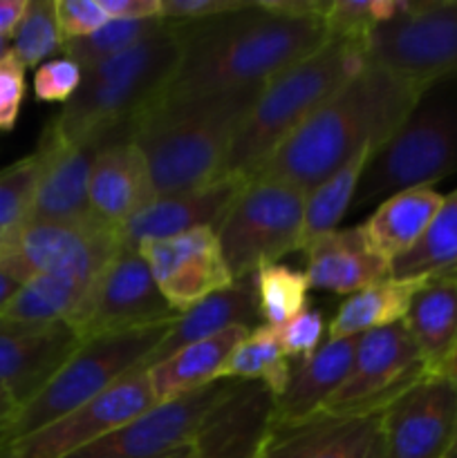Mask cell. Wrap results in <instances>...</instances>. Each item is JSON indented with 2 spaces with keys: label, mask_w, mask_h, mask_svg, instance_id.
Wrapping results in <instances>:
<instances>
[{
  "label": "cell",
  "mask_w": 457,
  "mask_h": 458,
  "mask_svg": "<svg viewBox=\"0 0 457 458\" xmlns=\"http://www.w3.org/2000/svg\"><path fill=\"white\" fill-rule=\"evenodd\" d=\"M164 25L166 21H161V18H151V21H108L94 34L63 45L61 52L65 54V58L81 65V70H88V67L108 61L116 54L128 52L130 47L146 40L148 36L160 31Z\"/></svg>",
  "instance_id": "36"
},
{
  "label": "cell",
  "mask_w": 457,
  "mask_h": 458,
  "mask_svg": "<svg viewBox=\"0 0 457 458\" xmlns=\"http://www.w3.org/2000/svg\"><path fill=\"white\" fill-rule=\"evenodd\" d=\"M457 173V79L435 81L426 88L401 128L372 155L354 213L410 188H435Z\"/></svg>",
  "instance_id": "6"
},
{
  "label": "cell",
  "mask_w": 457,
  "mask_h": 458,
  "mask_svg": "<svg viewBox=\"0 0 457 458\" xmlns=\"http://www.w3.org/2000/svg\"><path fill=\"white\" fill-rule=\"evenodd\" d=\"M173 27L182 54L161 97L263 88L327 40L323 18L276 16L255 0L240 12Z\"/></svg>",
  "instance_id": "1"
},
{
  "label": "cell",
  "mask_w": 457,
  "mask_h": 458,
  "mask_svg": "<svg viewBox=\"0 0 457 458\" xmlns=\"http://www.w3.org/2000/svg\"><path fill=\"white\" fill-rule=\"evenodd\" d=\"M442 204L444 195L435 188H410L381 201L357 228L367 249L392 267V262L419 244Z\"/></svg>",
  "instance_id": "27"
},
{
  "label": "cell",
  "mask_w": 457,
  "mask_h": 458,
  "mask_svg": "<svg viewBox=\"0 0 457 458\" xmlns=\"http://www.w3.org/2000/svg\"><path fill=\"white\" fill-rule=\"evenodd\" d=\"M110 21L161 18V0H99Z\"/></svg>",
  "instance_id": "44"
},
{
  "label": "cell",
  "mask_w": 457,
  "mask_h": 458,
  "mask_svg": "<svg viewBox=\"0 0 457 458\" xmlns=\"http://www.w3.org/2000/svg\"><path fill=\"white\" fill-rule=\"evenodd\" d=\"M9 396H12V394L7 392V387H4V385H0V403H3L4 398H9ZM12 398H13V396H12Z\"/></svg>",
  "instance_id": "52"
},
{
  "label": "cell",
  "mask_w": 457,
  "mask_h": 458,
  "mask_svg": "<svg viewBox=\"0 0 457 458\" xmlns=\"http://www.w3.org/2000/svg\"><path fill=\"white\" fill-rule=\"evenodd\" d=\"M227 383L215 380L188 396L155 405L124 428L65 458H197V428Z\"/></svg>",
  "instance_id": "14"
},
{
  "label": "cell",
  "mask_w": 457,
  "mask_h": 458,
  "mask_svg": "<svg viewBox=\"0 0 457 458\" xmlns=\"http://www.w3.org/2000/svg\"><path fill=\"white\" fill-rule=\"evenodd\" d=\"M366 63V45L327 38L316 52L269 79L233 137L222 174L254 179L273 152Z\"/></svg>",
  "instance_id": "4"
},
{
  "label": "cell",
  "mask_w": 457,
  "mask_h": 458,
  "mask_svg": "<svg viewBox=\"0 0 457 458\" xmlns=\"http://www.w3.org/2000/svg\"><path fill=\"white\" fill-rule=\"evenodd\" d=\"M179 54L175 27L166 22L128 52L83 70L79 92L47 125L72 139L119 130L130 132L139 112L168 88Z\"/></svg>",
  "instance_id": "5"
},
{
  "label": "cell",
  "mask_w": 457,
  "mask_h": 458,
  "mask_svg": "<svg viewBox=\"0 0 457 458\" xmlns=\"http://www.w3.org/2000/svg\"><path fill=\"white\" fill-rule=\"evenodd\" d=\"M116 139H130V132L119 130L72 139L45 125L34 150L40 168L27 222H79L90 217L88 188L94 161Z\"/></svg>",
  "instance_id": "15"
},
{
  "label": "cell",
  "mask_w": 457,
  "mask_h": 458,
  "mask_svg": "<svg viewBox=\"0 0 457 458\" xmlns=\"http://www.w3.org/2000/svg\"><path fill=\"white\" fill-rule=\"evenodd\" d=\"M430 376H446L457 353V273L424 280L403 318Z\"/></svg>",
  "instance_id": "25"
},
{
  "label": "cell",
  "mask_w": 457,
  "mask_h": 458,
  "mask_svg": "<svg viewBox=\"0 0 457 458\" xmlns=\"http://www.w3.org/2000/svg\"><path fill=\"white\" fill-rule=\"evenodd\" d=\"M325 331V316L307 302V307L296 313L287 325L276 329L282 356L287 360H309L321 349V338Z\"/></svg>",
  "instance_id": "39"
},
{
  "label": "cell",
  "mask_w": 457,
  "mask_h": 458,
  "mask_svg": "<svg viewBox=\"0 0 457 458\" xmlns=\"http://www.w3.org/2000/svg\"><path fill=\"white\" fill-rule=\"evenodd\" d=\"M137 250L175 313L188 311L236 282L213 228H197L166 240H146Z\"/></svg>",
  "instance_id": "17"
},
{
  "label": "cell",
  "mask_w": 457,
  "mask_h": 458,
  "mask_svg": "<svg viewBox=\"0 0 457 458\" xmlns=\"http://www.w3.org/2000/svg\"><path fill=\"white\" fill-rule=\"evenodd\" d=\"M358 335L327 340L309 360L291 369V378L280 398H276L273 428L300 425L321 414L327 398L343 385L357 353Z\"/></svg>",
  "instance_id": "24"
},
{
  "label": "cell",
  "mask_w": 457,
  "mask_h": 458,
  "mask_svg": "<svg viewBox=\"0 0 457 458\" xmlns=\"http://www.w3.org/2000/svg\"><path fill=\"white\" fill-rule=\"evenodd\" d=\"M379 150L376 146H363L354 157H349L339 170L323 179L318 186L307 191L305 197L303 231H300V250L307 249L316 237L336 231L345 215L352 210L358 183L370 164L372 155Z\"/></svg>",
  "instance_id": "31"
},
{
  "label": "cell",
  "mask_w": 457,
  "mask_h": 458,
  "mask_svg": "<svg viewBox=\"0 0 457 458\" xmlns=\"http://www.w3.org/2000/svg\"><path fill=\"white\" fill-rule=\"evenodd\" d=\"M81 79H83V70L74 61L65 56L49 58L36 67L31 88H34V97L39 101L67 106L79 92Z\"/></svg>",
  "instance_id": "40"
},
{
  "label": "cell",
  "mask_w": 457,
  "mask_h": 458,
  "mask_svg": "<svg viewBox=\"0 0 457 458\" xmlns=\"http://www.w3.org/2000/svg\"><path fill=\"white\" fill-rule=\"evenodd\" d=\"M426 88L428 83L408 79L367 58L361 72L323 103L255 177L312 191L363 146H384L401 128Z\"/></svg>",
  "instance_id": "2"
},
{
  "label": "cell",
  "mask_w": 457,
  "mask_h": 458,
  "mask_svg": "<svg viewBox=\"0 0 457 458\" xmlns=\"http://www.w3.org/2000/svg\"><path fill=\"white\" fill-rule=\"evenodd\" d=\"M27 67L12 52L0 58V132H12L25 101Z\"/></svg>",
  "instance_id": "42"
},
{
  "label": "cell",
  "mask_w": 457,
  "mask_h": 458,
  "mask_svg": "<svg viewBox=\"0 0 457 458\" xmlns=\"http://www.w3.org/2000/svg\"><path fill=\"white\" fill-rule=\"evenodd\" d=\"M21 286L22 282L18 280L16 276H12L9 271L0 268V313H3V309L12 302V298L18 293Z\"/></svg>",
  "instance_id": "47"
},
{
  "label": "cell",
  "mask_w": 457,
  "mask_h": 458,
  "mask_svg": "<svg viewBox=\"0 0 457 458\" xmlns=\"http://www.w3.org/2000/svg\"><path fill=\"white\" fill-rule=\"evenodd\" d=\"M177 313L161 295L139 250L121 249L94 284L83 313L72 327L81 343L90 338L168 322Z\"/></svg>",
  "instance_id": "13"
},
{
  "label": "cell",
  "mask_w": 457,
  "mask_h": 458,
  "mask_svg": "<svg viewBox=\"0 0 457 458\" xmlns=\"http://www.w3.org/2000/svg\"><path fill=\"white\" fill-rule=\"evenodd\" d=\"M157 405L146 369H134L128 376L99 394L85 405L76 407L47 428L18 438L7 447L9 458H65L83 450L106 434L124 428L137 416Z\"/></svg>",
  "instance_id": "12"
},
{
  "label": "cell",
  "mask_w": 457,
  "mask_h": 458,
  "mask_svg": "<svg viewBox=\"0 0 457 458\" xmlns=\"http://www.w3.org/2000/svg\"><path fill=\"white\" fill-rule=\"evenodd\" d=\"M63 38L58 31L54 0H30L27 12L12 36L9 52L25 67H39L49 61L54 52H61Z\"/></svg>",
  "instance_id": "37"
},
{
  "label": "cell",
  "mask_w": 457,
  "mask_h": 458,
  "mask_svg": "<svg viewBox=\"0 0 457 458\" xmlns=\"http://www.w3.org/2000/svg\"><path fill=\"white\" fill-rule=\"evenodd\" d=\"M276 398L263 383L228 380L195 437L197 458H263Z\"/></svg>",
  "instance_id": "18"
},
{
  "label": "cell",
  "mask_w": 457,
  "mask_h": 458,
  "mask_svg": "<svg viewBox=\"0 0 457 458\" xmlns=\"http://www.w3.org/2000/svg\"><path fill=\"white\" fill-rule=\"evenodd\" d=\"M307 284L314 291L354 295L388 280L390 262L372 253L358 228H336L305 249Z\"/></svg>",
  "instance_id": "22"
},
{
  "label": "cell",
  "mask_w": 457,
  "mask_h": 458,
  "mask_svg": "<svg viewBox=\"0 0 457 458\" xmlns=\"http://www.w3.org/2000/svg\"><path fill=\"white\" fill-rule=\"evenodd\" d=\"M260 9L285 18H323L330 0H255Z\"/></svg>",
  "instance_id": "45"
},
{
  "label": "cell",
  "mask_w": 457,
  "mask_h": 458,
  "mask_svg": "<svg viewBox=\"0 0 457 458\" xmlns=\"http://www.w3.org/2000/svg\"><path fill=\"white\" fill-rule=\"evenodd\" d=\"M381 428V416L334 419L318 414L312 420L272 428L263 458H363Z\"/></svg>",
  "instance_id": "26"
},
{
  "label": "cell",
  "mask_w": 457,
  "mask_h": 458,
  "mask_svg": "<svg viewBox=\"0 0 457 458\" xmlns=\"http://www.w3.org/2000/svg\"><path fill=\"white\" fill-rule=\"evenodd\" d=\"M81 347L70 325L22 327L0 322V385L18 407L34 398Z\"/></svg>",
  "instance_id": "20"
},
{
  "label": "cell",
  "mask_w": 457,
  "mask_h": 458,
  "mask_svg": "<svg viewBox=\"0 0 457 458\" xmlns=\"http://www.w3.org/2000/svg\"><path fill=\"white\" fill-rule=\"evenodd\" d=\"M246 183L249 179L237 174H222L193 191L148 201L121 226V249L137 250L146 240H166L197 228L218 231Z\"/></svg>",
  "instance_id": "19"
},
{
  "label": "cell",
  "mask_w": 457,
  "mask_h": 458,
  "mask_svg": "<svg viewBox=\"0 0 457 458\" xmlns=\"http://www.w3.org/2000/svg\"><path fill=\"white\" fill-rule=\"evenodd\" d=\"M448 376H451V380L455 383V387H457V353H455V358H453L451 367H448ZM448 458H457V438H455V445H453V450H451V454H448Z\"/></svg>",
  "instance_id": "50"
},
{
  "label": "cell",
  "mask_w": 457,
  "mask_h": 458,
  "mask_svg": "<svg viewBox=\"0 0 457 458\" xmlns=\"http://www.w3.org/2000/svg\"><path fill=\"white\" fill-rule=\"evenodd\" d=\"M291 362L282 356L276 329L258 325L237 344L220 369V380L263 383L273 398H280L291 378Z\"/></svg>",
  "instance_id": "33"
},
{
  "label": "cell",
  "mask_w": 457,
  "mask_h": 458,
  "mask_svg": "<svg viewBox=\"0 0 457 458\" xmlns=\"http://www.w3.org/2000/svg\"><path fill=\"white\" fill-rule=\"evenodd\" d=\"M260 88L200 97H160L130 125L151 174L152 195L193 191L222 177L224 161Z\"/></svg>",
  "instance_id": "3"
},
{
  "label": "cell",
  "mask_w": 457,
  "mask_h": 458,
  "mask_svg": "<svg viewBox=\"0 0 457 458\" xmlns=\"http://www.w3.org/2000/svg\"><path fill=\"white\" fill-rule=\"evenodd\" d=\"M54 7L63 45L94 34L110 21L99 0H54Z\"/></svg>",
  "instance_id": "41"
},
{
  "label": "cell",
  "mask_w": 457,
  "mask_h": 458,
  "mask_svg": "<svg viewBox=\"0 0 457 458\" xmlns=\"http://www.w3.org/2000/svg\"><path fill=\"white\" fill-rule=\"evenodd\" d=\"M305 197L307 192L287 182L249 179L215 231L233 280L255 276L264 264L300 250Z\"/></svg>",
  "instance_id": "8"
},
{
  "label": "cell",
  "mask_w": 457,
  "mask_h": 458,
  "mask_svg": "<svg viewBox=\"0 0 457 458\" xmlns=\"http://www.w3.org/2000/svg\"><path fill=\"white\" fill-rule=\"evenodd\" d=\"M426 376H430L426 362L403 322L367 331L358 335L348 378L327 398L321 414L334 419L381 416Z\"/></svg>",
  "instance_id": "10"
},
{
  "label": "cell",
  "mask_w": 457,
  "mask_h": 458,
  "mask_svg": "<svg viewBox=\"0 0 457 458\" xmlns=\"http://www.w3.org/2000/svg\"><path fill=\"white\" fill-rule=\"evenodd\" d=\"M249 327H231L213 338L188 344L166 360L152 365L148 369V380L157 405L177 401L220 380V369L233 349L249 335Z\"/></svg>",
  "instance_id": "28"
},
{
  "label": "cell",
  "mask_w": 457,
  "mask_h": 458,
  "mask_svg": "<svg viewBox=\"0 0 457 458\" xmlns=\"http://www.w3.org/2000/svg\"><path fill=\"white\" fill-rule=\"evenodd\" d=\"M367 58L428 85L457 79V0H408L372 34Z\"/></svg>",
  "instance_id": "11"
},
{
  "label": "cell",
  "mask_w": 457,
  "mask_h": 458,
  "mask_svg": "<svg viewBox=\"0 0 457 458\" xmlns=\"http://www.w3.org/2000/svg\"><path fill=\"white\" fill-rule=\"evenodd\" d=\"M255 322H260L258 293H255L254 276L245 280L233 282L227 289L209 295L188 311L177 313V318L170 325L168 334L161 340L160 347L151 353L143 369H151L157 362L166 360L179 349L195 344L200 340L213 338L231 327H249L254 329Z\"/></svg>",
  "instance_id": "23"
},
{
  "label": "cell",
  "mask_w": 457,
  "mask_h": 458,
  "mask_svg": "<svg viewBox=\"0 0 457 458\" xmlns=\"http://www.w3.org/2000/svg\"><path fill=\"white\" fill-rule=\"evenodd\" d=\"M385 458H448L457 438V387L426 376L381 414Z\"/></svg>",
  "instance_id": "16"
},
{
  "label": "cell",
  "mask_w": 457,
  "mask_h": 458,
  "mask_svg": "<svg viewBox=\"0 0 457 458\" xmlns=\"http://www.w3.org/2000/svg\"><path fill=\"white\" fill-rule=\"evenodd\" d=\"M0 458H9L7 452H0Z\"/></svg>",
  "instance_id": "53"
},
{
  "label": "cell",
  "mask_w": 457,
  "mask_h": 458,
  "mask_svg": "<svg viewBox=\"0 0 457 458\" xmlns=\"http://www.w3.org/2000/svg\"><path fill=\"white\" fill-rule=\"evenodd\" d=\"M94 286L63 276H34L18 289L0 313L4 325L52 327L70 325L83 313Z\"/></svg>",
  "instance_id": "29"
},
{
  "label": "cell",
  "mask_w": 457,
  "mask_h": 458,
  "mask_svg": "<svg viewBox=\"0 0 457 458\" xmlns=\"http://www.w3.org/2000/svg\"><path fill=\"white\" fill-rule=\"evenodd\" d=\"M9 49H12V40L0 38V58H3L4 54H9Z\"/></svg>",
  "instance_id": "51"
},
{
  "label": "cell",
  "mask_w": 457,
  "mask_h": 458,
  "mask_svg": "<svg viewBox=\"0 0 457 458\" xmlns=\"http://www.w3.org/2000/svg\"><path fill=\"white\" fill-rule=\"evenodd\" d=\"M119 250V228L92 215L79 222H25L0 268L22 284L34 276H63L94 286Z\"/></svg>",
  "instance_id": "9"
},
{
  "label": "cell",
  "mask_w": 457,
  "mask_h": 458,
  "mask_svg": "<svg viewBox=\"0 0 457 458\" xmlns=\"http://www.w3.org/2000/svg\"><path fill=\"white\" fill-rule=\"evenodd\" d=\"M424 280H388L372 284L349 295L332 318L327 335L330 340L354 338L367 331L392 327L403 322L410 300Z\"/></svg>",
  "instance_id": "30"
},
{
  "label": "cell",
  "mask_w": 457,
  "mask_h": 458,
  "mask_svg": "<svg viewBox=\"0 0 457 458\" xmlns=\"http://www.w3.org/2000/svg\"><path fill=\"white\" fill-rule=\"evenodd\" d=\"M39 168V155L31 152L0 170V228H18L30 219Z\"/></svg>",
  "instance_id": "38"
},
{
  "label": "cell",
  "mask_w": 457,
  "mask_h": 458,
  "mask_svg": "<svg viewBox=\"0 0 457 458\" xmlns=\"http://www.w3.org/2000/svg\"><path fill=\"white\" fill-rule=\"evenodd\" d=\"M363 458H385V447H384V437H381V428L379 432H376V437L372 438V443L367 445L366 454Z\"/></svg>",
  "instance_id": "48"
},
{
  "label": "cell",
  "mask_w": 457,
  "mask_h": 458,
  "mask_svg": "<svg viewBox=\"0 0 457 458\" xmlns=\"http://www.w3.org/2000/svg\"><path fill=\"white\" fill-rule=\"evenodd\" d=\"M13 237H16V228H0V259L9 253Z\"/></svg>",
  "instance_id": "49"
},
{
  "label": "cell",
  "mask_w": 457,
  "mask_h": 458,
  "mask_svg": "<svg viewBox=\"0 0 457 458\" xmlns=\"http://www.w3.org/2000/svg\"><path fill=\"white\" fill-rule=\"evenodd\" d=\"M173 320L81 343L49 383L18 407L9 428V445L90 403L130 371L143 369V362L160 347Z\"/></svg>",
  "instance_id": "7"
},
{
  "label": "cell",
  "mask_w": 457,
  "mask_h": 458,
  "mask_svg": "<svg viewBox=\"0 0 457 458\" xmlns=\"http://www.w3.org/2000/svg\"><path fill=\"white\" fill-rule=\"evenodd\" d=\"M408 0H330L323 16L327 38H345L370 47L381 25L406 13Z\"/></svg>",
  "instance_id": "35"
},
{
  "label": "cell",
  "mask_w": 457,
  "mask_h": 458,
  "mask_svg": "<svg viewBox=\"0 0 457 458\" xmlns=\"http://www.w3.org/2000/svg\"><path fill=\"white\" fill-rule=\"evenodd\" d=\"M457 273V191L444 195V204L415 249L392 262L394 280H430Z\"/></svg>",
  "instance_id": "32"
},
{
  "label": "cell",
  "mask_w": 457,
  "mask_h": 458,
  "mask_svg": "<svg viewBox=\"0 0 457 458\" xmlns=\"http://www.w3.org/2000/svg\"><path fill=\"white\" fill-rule=\"evenodd\" d=\"M30 0H0V38L12 40L27 12Z\"/></svg>",
  "instance_id": "46"
},
{
  "label": "cell",
  "mask_w": 457,
  "mask_h": 458,
  "mask_svg": "<svg viewBox=\"0 0 457 458\" xmlns=\"http://www.w3.org/2000/svg\"><path fill=\"white\" fill-rule=\"evenodd\" d=\"M251 0H161V21L168 25L209 21L249 7Z\"/></svg>",
  "instance_id": "43"
},
{
  "label": "cell",
  "mask_w": 457,
  "mask_h": 458,
  "mask_svg": "<svg viewBox=\"0 0 457 458\" xmlns=\"http://www.w3.org/2000/svg\"><path fill=\"white\" fill-rule=\"evenodd\" d=\"M254 284L258 293L260 320L272 329H280L309 302L307 276L287 264L273 262L260 267L254 276Z\"/></svg>",
  "instance_id": "34"
},
{
  "label": "cell",
  "mask_w": 457,
  "mask_h": 458,
  "mask_svg": "<svg viewBox=\"0 0 457 458\" xmlns=\"http://www.w3.org/2000/svg\"><path fill=\"white\" fill-rule=\"evenodd\" d=\"M155 199L148 165L130 139H116L99 152L90 174L88 204L92 217L119 228Z\"/></svg>",
  "instance_id": "21"
}]
</instances>
